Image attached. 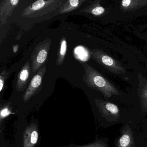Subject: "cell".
Masks as SVG:
<instances>
[{
    "mask_svg": "<svg viewBox=\"0 0 147 147\" xmlns=\"http://www.w3.org/2000/svg\"><path fill=\"white\" fill-rule=\"evenodd\" d=\"M51 42L50 39L38 45L32 54L31 67L32 73H36L45 61L50 48Z\"/></svg>",
    "mask_w": 147,
    "mask_h": 147,
    "instance_id": "6",
    "label": "cell"
},
{
    "mask_svg": "<svg viewBox=\"0 0 147 147\" xmlns=\"http://www.w3.org/2000/svg\"><path fill=\"white\" fill-rule=\"evenodd\" d=\"M108 141L109 139L108 138H100L88 145L76 146L75 147H109Z\"/></svg>",
    "mask_w": 147,
    "mask_h": 147,
    "instance_id": "16",
    "label": "cell"
},
{
    "mask_svg": "<svg viewBox=\"0 0 147 147\" xmlns=\"http://www.w3.org/2000/svg\"><path fill=\"white\" fill-rule=\"evenodd\" d=\"M19 2V0H7L1 2L0 7V21L1 25L4 24L6 22L7 18L11 15Z\"/></svg>",
    "mask_w": 147,
    "mask_h": 147,
    "instance_id": "10",
    "label": "cell"
},
{
    "mask_svg": "<svg viewBox=\"0 0 147 147\" xmlns=\"http://www.w3.org/2000/svg\"><path fill=\"white\" fill-rule=\"evenodd\" d=\"M115 147H147V119L140 109L123 123Z\"/></svg>",
    "mask_w": 147,
    "mask_h": 147,
    "instance_id": "1",
    "label": "cell"
},
{
    "mask_svg": "<svg viewBox=\"0 0 147 147\" xmlns=\"http://www.w3.org/2000/svg\"><path fill=\"white\" fill-rule=\"evenodd\" d=\"M38 129L36 125L32 123L26 127L24 134L23 147H34L38 141Z\"/></svg>",
    "mask_w": 147,
    "mask_h": 147,
    "instance_id": "9",
    "label": "cell"
},
{
    "mask_svg": "<svg viewBox=\"0 0 147 147\" xmlns=\"http://www.w3.org/2000/svg\"><path fill=\"white\" fill-rule=\"evenodd\" d=\"M91 52L92 58L110 72L118 75L125 73V69L120 62L111 57L103 51L94 49Z\"/></svg>",
    "mask_w": 147,
    "mask_h": 147,
    "instance_id": "5",
    "label": "cell"
},
{
    "mask_svg": "<svg viewBox=\"0 0 147 147\" xmlns=\"http://www.w3.org/2000/svg\"><path fill=\"white\" fill-rule=\"evenodd\" d=\"M147 5V0H123L120 4V10L124 12L135 11Z\"/></svg>",
    "mask_w": 147,
    "mask_h": 147,
    "instance_id": "12",
    "label": "cell"
},
{
    "mask_svg": "<svg viewBox=\"0 0 147 147\" xmlns=\"http://www.w3.org/2000/svg\"><path fill=\"white\" fill-rule=\"evenodd\" d=\"M19 49V46L18 45H16L15 46H13V51L14 53H16L18 51Z\"/></svg>",
    "mask_w": 147,
    "mask_h": 147,
    "instance_id": "19",
    "label": "cell"
},
{
    "mask_svg": "<svg viewBox=\"0 0 147 147\" xmlns=\"http://www.w3.org/2000/svg\"><path fill=\"white\" fill-rule=\"evenodd\" d=\"M67 50V42L66 38L63 37L61 38L60 45V49L57 55V64L58 66H61L63 63Z\"/></svg>",
    "mask_w": 147,
    "mask_h": 147,
    "instance_id": "15",
    "label": "cell"
},
{
    "mask_svg": "<svg viewBox=\"0 0 147 147\" xmlns=\"http://www.w3.org/2000/svg\"><path fill=\"white\" fill-rule=\"evenodd\" d=\"M95 103L107 127L118 123H123L139 109V107L120 108L113 102L99 99H95Z\"/></svg>",
    "mask_w": 147,
    "mask_h": 147,
    "instance_id": "2",
    "label": "cell"
},
{
    "mask_svg": "<svg viewBox=\"0 0 147 147\" xmlns=\"http://www.w3.org/2000/svg\"><path fill=\"white\" fill-rule=\"evenodd\" d=\"M13 113L11 111V110L9 108V106L7 105L5 106V107L2 108L1 111V113H0V119H1V122L2 119L5 118L6 117H8L10 114H12Z\"/></svg>",
    "mask_w": 147,
    "mask_h": 147,
    "instance_id": "17",
    "label": "cell"
},
{
    "mask_svg": "<svg viewBox=\"0 0 147 147\" xmlns=\"http://www.w3.org/2000/svg\"><path fill=\"white\" fill-rule=\"evenodd\" d=\"M86 1L84 0H69L65 1V3L59 8V13L64 14L72 11L80 6Z\"/></svg>",
    "mask_w": 147,
    "mask_h": 147,
    "instance_id": "13",
    "label": "cell"
},
{
    "mask_svg": "<svg viewBox=\"0 0 147 147\" xmlns=\"http://www.w3.org/2000/svg\"><path fill=\"white\" fill-rule=\"evenodd\" d=\"M83 67L85 70L83 81L88 87L100 92L106 99L121 95L115 86L95 69L87 63H84Z\"/></svg>",
    "mask_w": 147,
    "mask_h": 147,
    "instance_id": "3",
    "label": "cell"
},
{
    "mask_svg": "<svg viewBox=\"0 0 147 147\" xmlns=\"http://www.w3.org/2000/svg\"><path fill=\"white\" fill-rule=\"evenodd\" d=\"M81 11L94 16H102L105 13V9L100 5V1H95Z\"/></svg>",
    "mask_w": 147,
    "mask_h": 147,
    "instance_id": "14",
    "label": "cell"
},
{
    "mask_svg": "<svg viewBox=\"0 0 147 147\" xmlns=\"http://www.w3.org/2000/svg\"><path fill=\"white\" fill-rule=\"evenodd\" d=\"M7 74L5 70H3L0 76V92H2L4 88L5 81L7 78Z\"/></svg>",
    "mask_w": 147,
    "mask_h": 147,
    "instance_id": "18",
    "label": "cell"
},
{
    "mask_svg": "<svg viewBox=\"0 0 147 147\" xmlns=\"http://www.w3.org/2000/svg\"><path fill=\"white\" fill-rule=\"evenodd\" d=\"M137 94L139 108L143 114L147 115V79L140 73L138 74Z\"/></svg>",
    "mask_w": 147,
    "mask_h": 147,
    "instance_id": "8",
    "label": "cell"
},
{
    "mask_svg": "<svg viewBox=\"0 0 147 147\" xmlns=\"http://www.w3.org/2000/svg\"><path fill=\"white\" fill-rule=\"evenodd\" d=\"M63 2L59 0H38L26 7L22 12V16L27 18L41 17L60 8Z\"/></svg>",
    "mask_w": 147,
    "mask_h": 147,
    "instance_id": "4",
    "label": "cell"
},
{
    "mask_svg": "<svg viewBox=\"0 0 147 147\" xmlns=\"http://www.w3.org/2000/svg\"><path fill=\"white\" fill-rule=\"evenodd\" d=\"M30 62L28 61L25 63L18 76L16 83V88L18 91H23L25 89L30 76Z\"/></svg>",
    "mask_w": 147,
    "mask_h": 147,
    "instance_id": "11",
    "label": "cell"
},
{
    "mask_svg": "<svg viewBox=\"0 0 147 147\" xmlns=\"http://www.w3.org/2000/svg\"><path fill=\"white\" fill-rule=\"evenodd\" d=\"M46 70V66H44L42 68L40 69L37 73L34 76L24 94L23 96L24 102H27L38 92L42 84L43 77L45 74Z\"/></svg>",
    "mask_w": 147,
    "mask_h": 147,
    "instance_id": "7",
    "label": "cell"
}]
</instances>
